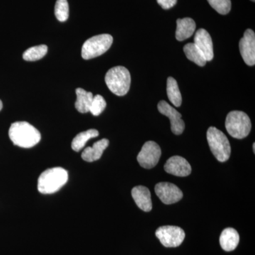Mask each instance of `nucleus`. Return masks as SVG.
Returning <instances> with one entry per match:
<instances>
[{"instance_id":"bb28decb","label":"nucleus","mask_w":255,"mask_h":255,"mask_svg":"<svg viewBox=\"0 0 255 255\" xmlns=\"http://www.w3.org/2000/svg\"><path fill=\"white\" fill-rule=\"evenodd\" d=\"M2 107H3V104H2V102H1V101L0 100V111H1V110H2Z\"/></svg>"},{"instance_id":"f257e3e1","label":"nucleus","mask_w":255,"mask_h":255,"mask_svg":"<svg viewBox=\"0 0 255 255\" xmlns=\"http://www.w3.org/2000/svg\"><path fill=\"white\" fill-rule=\"evenodd\" d=\"M9 136L14 145L30 148L37 145L41 140L40 132L31 124L26 122H17L11 124Z\"/></svg>"},{"instance_id":"423d86ee","label":"nucleus","mask_w":255,"mask_h":255,"mask_svg":"<svg viewBox=\"0 0 255 255\" xmlns=\"http://www.w3.org/2000/svg\"><path fill=\"white\" fill-rule=\"evenodd\" d=\"M113 37L110 34L97 35L89 38L82 48V57L85 60L97 58L106 53L112 46Z\"/></svg>"},{"instance_id":"a878e982","label":"nucleus","mask_w":255,"mask_h":255,"mask_svg":"<svg viewBox=\"0 0 255 255\" xmlns=\"http://www.w3.org/2000/svg\"><path fill=\"white\" fill-rule=\"evenodd\" d=\"M159 6L164 9H169L177 4V0H157Z\"/></svg>"},{"instance_id":"412c9836","label":"nucleus","mask_w":255,"mask_h":255,"mask_svg":"<svg viewBox=\"0 0 255 255\" xmlns=\"http://www.w3.org/2000/svg\"><path fill=\"white\" fill-rule=\"evenodd\" d=\"M167 94L169 101L174 107H179L182 105V97L175 79L169 77L167 82Z\"/></svg>"},{"instance_id":"1a4fd4ad","label":"nucleus","mask_w":255,"mask_h":255,"mask_svg":"<svg viewBox=\"0 0 255 255\" xmlns=\"http://www.w3.org/2000/svg\"><path fill=\"white\" fill-rule=\"evenodd\" d=\"M155 191L164 204H173L182 199V190L175 184L169 182H159L156 184Z\"/></svg>"},{"instance_id":"0eeeda50","label":"nucleus","mask_w":255,"mask_h":255,"mask_svg":"<svg viewBox=\"0 0 255 255\" xmlns=\"http://www.w3.org/2000/svg\"><path fill=\"white\" fill-rule=\"evenodd\" d=\"M155 236L166 248H177L184 241L185 233L178 226H164L156 231Z\"/></svg>"},{"instance_id":"dca6fc26","label":"nucleus","mask_w":255,"mask_h":255,"mask_svg":"<svg viewBox=\"0 0 255 255\" xmlns=\"http://www.w3.org/2000/svg\"><path fill=\"white\" fill-rule=\"evenodd\" d=\"M240 242V236L238 231L233 228L223 230L220 236V245L223 251L231 252L236 250Z\"/></svg>"},{"instance_id":"4468645a","label":"nucleus","mask_w":255,"mask_h":255,"mask_svg":"<svg viewBox=\"0 0 255 255\" xmlns=\"http://www.w3.org/2000/svg\"><path fill=\"white\" fill-rule=\"evenodd\" d=\"M132 199L135 204L145 212H149L152 209V200L150 191L144 186H137L133 187L131 191Z\"/></svg>"},{"instance_id":"20e7f679","label":"nucleus","mask_w":255,"mask_h":255,"mask_svg":"<svg viewBox=\"0 0 255 255\" xmlns=\"http://www.w3.org/2000/svg\"><path fill=\"white\" fill-rule=\"evenodd\" d=\"M206 137L213 155L219 162H226L231 153V144L227 136L216 127H211L208 129Z\"/></svg>"},{"instance_id":"6e6552de","label":"nucleus","mask_w":255,"mask_h":255,"mask_svg":"<svg viewBox=\"0 0 255 255\" xmlns=\"http://www.w3.org/2000/svg\"><path fill=\"white\" fill-rule=\"evenodd\" d=\"M162 155L160 147L154 141H147L137 155V160L142 167L152 169L158 163Z\"/></svg>"},{"instance_id":"c85d7f7f","label":"nucleus","mask_w":255,"mask_h":255,"mask_svg":"<svg viewBox=\"0 0 255 255\" xmlns=\"http://www.w3.org/2000/svg\"><path fill=\"white\" fill-rule=\"evenodd\" d=\"M251 1H255V0H251Z\"/></svg>"},{"instance_id":"7ed1b4c3","label":"nucleus","mask_w":255,"mask_h":255,"mask_svg":"<svg viewBox=\"0 0 255 255\" xmlns=\"http://www.w3.org/2000/svg\"><path fill=\"white\" fill-rule=\"evenodd\" d=\"M105 82L110 91L114 95L124 96L130 90L131 78L127 68L117 66L111 68L106 74Z\"/></svg>"},{"instance_id":"5701e85b","label":"nucleus","mask_w":255,"mask_h":255,"mask_svg":"<svg viewBox=\"0 0 255 255\" xmlns=\"http://www.w3.org/2000/svg\"><path fill=\"white\" fill-rule=\"evenodd\" d=\"M55 14L60 22L67 21L69 17V5L67 0H57L55 6Z\"/></svg>"},{"instance_id":"f8f14e48","label":"nucleus","mask_w":255,"mask_h":255,"mask_svg":"<svg viewBox=\"0 0 255 255\" xmlns=\"http://www.w3.org/2000/svg\"><path fill=\"white\" fill-rule=\"evenodd\" d=\"M164 169L167 173L177 177H187L191 173L190 164L181 156H173L167 159Z\"/></svg>"},{"instance_id":"cd10ccee","label":"nucleus","mask_w":255,"mask_h":255,"mask_svg":"<svg viewBox=\"0 0 255 255\" xmlns=\"http://www.w3.org/2000/svg\"><path fill=\"white\" fill-rule=\"evenodd\" d=\"M255 143L254 142V143H253V151H254V152H255Z\"/></svg>"},{"instance_id":"f3484780","label":"nucleus","mask_w":255,"mask_h":255,"mask_svg":"<svg viewBox=\"0 0 255 255\" xmlns=\"http://www.w3.org/2000/svg\"><path fill=\"white\" fill-rule=\"evenodd\" d=\"M196 25L191 18H179L177 21L176 38L177 41H183L190 38L196 31Z\"/></svg>"},{"instance_id":"ddd939ff","label":"nucleus","mask_w":255,"mask_h":255,"mask_svg":"<svg viewBox=\"0 0 255 255\" xmlns=\"http://www.w3.org/2000/svg\"><path fill=\"white\" fill-rule=\"evenodd\" d=\"M194 43L204 55L206 61L213 60L214 57V46L209 32L204 28L198 30L194 37Z\"/></svg>"},{"instance_id":"6ab92c4d","label":"nucleus","mask_w":255,"mask_h":255,"mask_svg":"<svg viewBox=\"0 0 255 255\" xmlns=\"http://www.w3.org/2000/svg\"><path fill=\"white\" fill-rule=\"evenodd\" d=\"M99 131L96 129H90L86 131L81 132L74 137L72 142V148L75 152H79L85 147V144L90 139L98 136Z\"/></svg>"},{"instance_id":"39448f33","label":"nucleus","mask_w":255,"mask_h":255,"mask_svg":"<svg viewBox=\"0 0 255 255\" xmlns=\"http://www.w3.org/2000/svg\"><path fill=\"white\" fill-rule=\"evenodd\" d=\"M251 119L245 112L233 111L226 117V130L235 138H245L251 132Z\"/></svg>"},{"instance_id":"a211bd4d","label":"nucleus","mask_w":255,"mask_h":255,"mask_svg":"<svg viewBox=\"0 0 255 255\" xmlns=\"http://www.w3.org/2000/svg\"><path fill=\"white\" fill-rule=\"evenodd\" d=\"M77 100L75 102V108L80 113L85 114L90 112L94 95L92 92H87L82 88L76 90Z\"/></svg>"},{"instance_id":"393cba45","label":"nucleus","mask_w":255,"mask_h":255,"mask_svg":"<svg viewBox=\"0 0 255 255\" xmlns=\"http://www.w3.org/2000/svg\"><path fill=\"white\" fill-rule=\"evenodd\" d=\"M107 107V102L104 97L100 95L94 96L93 100H92L91 106H90V112H91L92 115H100Z\"/></svg>"},{"instance_id":"aec40b11","label":"nucleus","mask_w":255,"mask_h":255,"mask_svg":"<svg viewBox=\"0 0 255 255\" xmlns=\"http://www.w3.org/2000/svg\"><path fill=\"white\" fill-rule=\"evenodd\" d=\"M184 52L189 60L194 62L199 66L203 67L206 65V60L200 50L193 43L186 44L184 47Z\"/></svg>"},{"instance_id":"9b49d317","label":"nucleus","mask_w":255,"mask_h":255,"mask_svg":"<svg viewBox=\"0 0 255 255\" xmlns=\"http://www.w3.org/2000/svg\"><path fill=\"white\" fill-rule=\"evenodd\" d=\"M240 52L245 63L249 66L255 64V34L252 29H247L239 43Z\"/></svg>"},{"instance_id":"f03ea898","label":"nucleus","mask_w":255,"mask_h":255,"mask_svg":"<svg viewBox=\"0 0 255 255\" xmlns=\"http://www.w3.org/2000/svg\"><path fill=\"white\" fill-rule=\"evenodd\" d=\"M68 173L62 167L46 169L40 175L38 180V190L43 194H53L66 184Z\"/></svg>"},{"instance_id":"b1692460","label":"nucleus","mask_w":255,"mask_h":255,"mask_svg":"<svg viewBox=\"0 0 255 255\" xmlns=\"http://www.w3.org/2000/svg\"><path fill=\"white\" fill-rule=\"evenodd\" d=\"M213 9L216 10L219 14L226 15L231 9V0H207Z\"/></svg>"},{"instance_id":"2eb2a0df","label":"nucleus","mask_w":255,"mask_h":255,"mask_svg":"<svg viewBox=\"0 0 255 255\" xmlns=\"http://www.w3.org/2000/svg\"><path fill=\"white\" fill-rule=\"evenodd\" d=\"M110 141L108 139H102L95 142L92 147H87L82 153V158L86 162H92L98 160L102 157L104 151L108 147Z\"/></svg>"},{"instance_id":"4be33fe9","label":"nucleus","mask_w":255,"mask_h":255,"mask_svg":"<svg viewBox=\"0 0 255 255\" xmlns=\"http://www.w3.org/2000/svg\"><path fill=\"white\" fill-rule=\"evenodd\" d=\"M48 52V47L46 45L31 47L23 53V60L26 61H36L43 58Z\"/></svg>"},{"instance_id":"9d476101","label":"nucleus","mask_w":255,"mask_h":255,"mask_svg":"<svg viewBox=\"0 0 255 255\" xmlns=\"http://www.w3.org/2000/svg\"><path fill=\"white\" fill-rule=\"evenodd\" d=\"M157 108L162 115L168 117L170 120L172 132L175 135H181L185 128V124L182 119L181 114L164 100L159 102Z\"/></svg>"}]
</instances>
